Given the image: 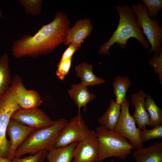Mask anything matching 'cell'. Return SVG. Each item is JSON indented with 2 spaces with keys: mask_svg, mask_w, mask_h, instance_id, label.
Instances as JSON below:
<instances>
[{
  "mask_svg": "<svg viewBox=\"0 0 162 162\" xmlns=\"http://www.w3.org/2000/svg\"><path fill=\"white\" fill-rule=\"evenodd\" d=\"M140 136L143 143L152 139H162V125H156L151 129H147L146 128L142 130H141Z\"/></svg>",
  "mask_w": 162,
  "mask_h": 162,
  "instance_id": "cb8c5ba5",
  "label": "cell"
},
{
  "mask_svg": "<svg viewBox=\"0 0 162 162\" xmlns=\"http://www.w3.org/2000/svg\"><path fill=\"white\" fill-rule=\"evenodd\" d=\"M147 95L143 90H141L134 93L131 96L130 102L135 108L132 116L140 129L146 128V126L150 125L149 116L145 105Z\"/></svg>",
  "mask_w": 162,
  "mask_h": 162,
  "instance_id": "4fadbf2b",
  "label": "cell"
},
{
  "mask_svg": "<svg viewBox=\"0 0 162 162\" xmlns=\"http://www.w3.org/2000/svg\"><path fill=\"white\" fill-rule=\"evenodd\" d=\"M17 84L16 80H13L0 99V157L8 158L10 143L6 136L7 127L12 114L20 108L17 102Z\"/></svg>",
  "mask_w": 162,
  "mask_h": 162,
  "instance_id": "5b68a950",
  "label": "cell"
},
{
  "mask_svg": "<svg viewBox=\"0 0 162 162\" xmlns=\"http://www.w3.org/2000/svg\"><path fill=\"white\" fill-rule=\"evenodd\" d=\"M76 76L81 80V83L85 87L93 86L104 83L105 80L96 76L93 72V66L83 62L75 67Z\"/></svg>",
  "mask_w": 162,
  "mask_h": 162,
  "instance_id": "e0dca14e",
  "label": "cell"
},
{
  "mask_svg": "<svg viewBox=\"0 0 162 162\" xmlns=\"http://www.w3.org/2000/svg\"><path fill=\"white\" fill-rule=\"evenodd\" d=\"M70 25L67 15L57 11L53 20L42 26L33 35L26 34L14 41L11 48L12 55L16 58H36L51 53L63 43Z\"/></svg>",
  "mask_w": 162,
  "mask_h": 162,
  "instance_id": "6da1fadb",
  "label": "cell"
},
{
  "mask_svg": "<svg viewBox=\"0 0 162 162\" xmlns=\"http://www.w3.org/2000/svg\"><path fill=\"white\" fill-rule=\"evenodd\" d=\"M18 1L24 8L26 14L35 16L41 14L43 0H19Z\"/></svg>",
  "mask_w": 162,
  "mask_h": 162,
  "instance_id": "603a6c76",
  "label": "cell"
},
{
  "mask_svg": "<svg viewBox=\"0 0 162 162\" xmlns=\"http://www.w3.org/2000/svg\"><path fill=\"white\" fill-rule=\"evenodd\" d=\"M91 130L82 119L80 112L72 118L64 126L56 139L54 148L64 147L74 143H78L87 136Z\"/></svg>",
  "mask_w": 162,
  "mask_h": 162,
  "instance_id": "52a82bcc",
  "label": "cell"
},
{
  "mask_svg": "<svg viewBox=\"0 0 162 162\" xmlns=\"http://www.w3.org/2000/svg\"><path fill=\"white\" fill-rule=\"evenodd\" d=\"M95 132L99 146L100 162L112 157L125 159L134 149L127 139L113 131L99 126Z\"/></svg>",
  "mask_w": 162,
  "mask_h": 162,
  "instance_id": "277c9868",
  "label": "cell"
},
{
  "mask_svg": "<svg viewBox=\"0 0 162 162\" xmlns=\"http://www.w3.org/2000/svg\"><path fill=\"white\" fill-rule=\"evenodd\" d=\"M47 152L46 150H42L23 158L14 157L12 160L13 162H44Z\"/></svg>",
  "mask_w": 162,
  "mask_h": 162,
  "instance_id": "484cf974",
  "label": "cell"
},
{
  "mask_svg": "<svg viewBox=\"0 0 162 162\" xmlns=\"http://www.w3.org/2000/svg\"><path fill=\"white\" fill-rule=\"evenodd\" d=\"M77 144L74 143L64 147L54 148L48 151L46 162H71Z\"/></svg>",
  "mask_w": 162,
  "mask_h": 162,
  "instance_id": "d6986e66",
  "label": "cell"
},
{
  "mask_svg": "<svg viewBox=\"0 0 162 162\" xmlns=\"http://www.w3.org/2000/svg\"><path fill=\"white\" fill-rule=\"evenodd\" d=\"M130 102L128 99L121 105L120 116L113 131L129 140L134 148H143L140 138L141 129L137 128L136 122L130 113Z\"/></svg>",
  "mask_w": 162,
  "mask_h": 162,
  "instance_id": "ba28073f",
  "label": "cell"
},
{
  "mask_svg": "<svg viewBox=\"0 0 162 162\" xmlns=\"http://www.w3.org/2000/svg\"><path fill=\"white\" fill-rule=\"evenodd\" d=\"M116 8L119 18L118 25L109 40L100 46L98 54L110 57L109 49L116 43L120 48L126 49L127 41L132 38L137 39L144 48L148 49L150 44L145 38L138 16L131 7L128 4L117 5Z\"/></svg>",
  "mask_w": 162,
  "mask_h": 162,
  "instance_id": "7a4b0ae2",
  "label": "cell"
},
{
  "mask_svg": "<svg viewBox=\"0 0 162 162\" xmlns=\"http://www.w3.org/2000/svg\"><path fill=\"white\" fill-rule=\"evenodd\" d=\"M79 49V48L75 44L73 43H70L62 54L60 61H62L72 58L74 52Z\"/></svg>",
  "mask_w": 162,
  "mask_h": 162,
  "instance_id": "f1b7e54d",
  "label": "cell"
},
{
  "mask_svg": "<svg viewBox=\"0 0 162 162\" xmlns=\"http://www.w3.org/2000/svg\"><path fill=\"white\" fill-rule=\"evenodd\" d=\"M112 162H114V161H112Z\"/></svg>",
  "mask_w": 162,
  "mask_h": 162,
  "instance_id": "1f68e13d",
  "label": "cell"
},
{
  "mask_svg": "<svg viewBox=\"0 0 162 162\" xmlns=\"http://www.w3.org/2000/svg\"><path fill=\"white\" fill-rule=\"evenodd\" d=\"M35 129L10 119L7 129L10 139V146L8 158L12 160L17 148Z\"/></svg>",
  "mask_w": 162,
  "mask_h": 162,
  "instance_id": "8fae6325",
  "label": "cell"
},
{
  "mask_svg": "<svg viewBox=\"0 0 162 162\" xmlns=\"http://www.w3.org/2000/svg\"><path fill=\"white\" fill-rule=\"evenodd\" d=\"M0 162H13V161L8 158L0 157Z\"/></svg>",
  "mask_w": 162,
  "mask_h": 162,
  "instance_id": "f546056e",
  "label": "cell"
},
{
  "mask_svg": "<svg viewBox=\"0 0 162 162\" xmlns=\"http://www.w3.org/2000/svg\"><path fill=\"white\" fill-rule=\"evenodd\" d=\"M132 82L127 76H117L112 83L113 94L116 96V103L121 105L126 99V94Z\"/></svg>",
  "mask_w": 162,
  "mask_h": 162,
  "instance_id": "ffe728a7",
  "label": "cell"
},
{
  "mask_svg": "<svg viewBox=\"0 0 162 162\" xmlns=\"http://www.w3.org/2000/svg\"><path fill=\"white\" fill-rule=\"evenodd\" d=\"M130 7L138 16L143 34L151 45V47L148 50L147 54H150L154 52L155 55H159L162 50V27L159 20L150 19L147 9L144 4L137 2L136 4H133Z\"/></svg>",
  "mask_w": 162,
  "mask_h": 162,
  "instance_id": "8992f818",
  "label": "cell"
},
{
  "mask_svg": "<svg viewBox=\"0 0 162 162\" xmlns=\"http://www.w3.org/2000/svg\"><path fill=\"white\" fill-rule=\"evenodd\" d=\"M0 17L3 18L2 16V10H1L0 11Z\"/></svg>",
  "mask_w": 162,
  "mask_h": 162,
  "instance_id": "4dcf8cb0",
  "label": "cell"
},
{
  "mask_svg": "<svg viewBox=\"0 0 162 162\" xmlns=\"http://www.w3.org/2000/svg\"><path fill=\"white\" fill-rule=\"evenodd\" d=\"M16 93L17 103L21 108H37L43 102L42 100L37 92L27 90L25 87L20 78L17 85Z\"/></svg>",
  "mask_w": 162,
  "mask_h": 162,
  "instance_id": "5bb4252c",
  "label": "cell"
},
{
  "mask_svg": "<svg viewBox=\"0 0 162 162\" xmlns=\"http://www.w3.org/2000/svg\"><path fill=\"white\" fill-rule=\"evenodd\" d=\"M145 107L149 115L150 126L162 124V110L156 104L150 94L147 95L145 100Z\"/></svg>",
  "mask_w": 162,
  "mask_h": 162,
  "instance_id": "7402d4cb",
  "label": "cell"
},
{
  "mask_svg": "<svg viewBox=\"0 0 162 162\" xmlns=\"http://www.w3.org/2000/svg\"><path fill=\"white\" fill-rule=\"evenodd\" d=\"M99 146L95 131L78 142L71 162H101L99 161Z\"/></svg>",
  "mask_w": 162,
  "mask_h": 162,
  "instance_id": "30bf717a",
  "label": "cell"
},
{
  "mask_svg": "<svg viewBox=\"0 0 162 162\" xmlns=\"http://www.w3.org/2000/svg\"><path fill=\"white\" fill-rule=\"evenodd\" d=\"M68 121L62 118L52 125L35 130L16 150L14 157L21 158L27 154L33 155L41 150L49 151L54 148L55 141Z\"/></svg>",
  "mask_w": 162,
  "mask_h": 162,
  "instance_id": "3957f363",
  "label": "cell"
},
{
  "mask_svg": "<svg viewBox=\"0 0 162 162\" xmlns=\"http://www.w3.org/2000/svg\"><path fill=\"white\" fill-rule=\"evenodd\" d=\"M148 63L152 67L154 73L158 75L160 84H162V50L159 55L155 54L148 61Z\"/></svg>",
  "mask_w": 162,
  "mask_h": 162,
  "instance_id": "4316f807",
  "label": "cell"
},
{
  "mask_svg": "<svg viewBox=\"0 0 162 162\" xmlns=\"http://www.w3.org/2000/svg\"><path fill=\"white\" fill-rule=\"evenodd\" d=\"M11 81L8 55L7 53H4L0 57V96L3 95L7 90Z\"/></svg>",
  "mask_w": 162,
  "mask_h": 162,
  "instance_id": "44dd1931",
  "label": "cell"
},
{
  "mask_svg": "<svg viewBox=\"0 0 162 162\" xmlns=\"http://www.w3.org/2000/svg\"><path fill=\"white\" fill-rule=\"evenodd\" d=\"M72 58L62 61H60L57 65V69L56 71V76L61 80L65 78L70 68Z\"/></svg>",
  "mask_w": 162,
  "mask_h": 162,
  "instance_id": "83f0119b",
  "label": "cell"
},
{
  "mask_svg": "<svg viewBox=\"0 0 162 162\" xmlns=\"http://www.w3.org/2000/svg\"><path fill=\"white\" fill-rule=\"evenodd\" d=\"M68 92L70 98L77 105L78 112H80L81 107H83L84 112H86L87 104L96 98L94 94L89 91L87 87L84 86L81 83L72 84Z\"/></svg>",
  "mask_w": 162,
  "mask_h": 162,
  "instance_id": "2e32d148",
  "label": "cell"
},
{
  "mask_svg": "<svg viewBox=\"0 0 162 162\" xmlns=\"http://www.w3.org/2000/svg\"><path fill=\"white\" fill-rule=\"evenodd\" d=\"M147 9L148 15L151 19H156L159 10L162 8L161 0H142Z\"/></svg>",
  "mask_w": 162,
  "mask_h": 162,
  "instance_id": "d4e9b609",
  "label": "cell"
},
{
  "mask_svg": "<svg viewBox=\"0 0 162 162\" xmlns=\"http://www.w3.org/2000/svg\"><path fill=\"white\" fill-rule=\"evenodd\" d=\"M11 119L35 130L50 126L55 121L38 107L29 109L20 108L12 114Z\"/></svg>",
  "mask_w": 162,
  "mask_h": 162,
  "instance_id": "9c48e42d",
  "label": "cell"
},
{
  "mask_svg": "<svg viewBox=\"0 0 162 162\" xmlns=\"http://www.w3.org/2000/svg\"><path fill=\"white\" fill-rule=\"evenodd\" d=\"M110 105L104 114L99 118L98 122L100 126L114 131L118 120L121 111V105L113 99L110 100Z\"/></svg>",
  "mask_w": 162,
  "mask_h": 162,
  "instance_id": "ac0fdd59",
  "label": "cell"
},
{
  "mask_svg": "<svg viewBox=\"0 0 162 162\" xmlns=\"http://www.w3.org/2000/svg\"><path fill=\"white\" fill-rule=\"evenodd\" d=\"M132 157L136 162H162V142H155L147 148L137 149Z\"/></svg>",
  "mask_w": 162,
  "mask_h": 162,
  "instance_id": "9a60e30c",
  "label": "cell"
},
{
  "mask_svg": "<svg viewBox=\"0 0 162 162\" xmlns=\"http://www.w3.org/2000/svg\"><path fill=\"white\" fill-rule=\"evenodd\" d=\"M1 96H0V99L1 98Z\"/></svg>",
  "mask_w": 162,
  "mask_h": 162,
  "instance_id": "d6a6232c",
  "label": "cell"
},
{
  "mask_svg": "<svg viewBox=\"0 0 162 162\" xmlns=\"http://www.w3.org/2000/svg\"><path fill=\"white\" fill-rule=\"evenodd\" d=\"M93 28L89 19L85 18L78 20L74 26L67 31L64 44L67 46L73 43L79 49L85 39L90 35Z\"/></svg>",
  "mask_w": 162,
  "mask_h": 162,
  "instance_id": "7c38bea8",
  "label": "cell"
}]
</instances>
